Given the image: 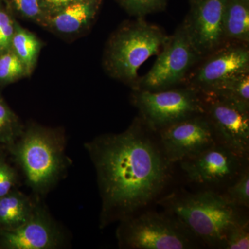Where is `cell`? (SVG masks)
I'll return each mask as SVG.
<instances>
[{"label":"cell","instance_id":"obj_1","mask_svg":"<svg viewBox=\"0 0 249 249\" xmlns=\"http://www.w3.org/2000/svg\"><path fill=\"white\" fill-rule=\"evenodd\" d=\"M140 119L124 132L103 134L85 144L101 195L100 226L136 214L160 194L170 162Z\"/></svg>","mask_w":249,"mask_h":249},{"label":"cell","instance_id":"obj_2","mask_svg":"<svg viewBox=\"0 0 249 249\" xmlns=\"http://www.w3.org/2000/svg\"><path fill=\"white\" fill-rule=\"evenodd\" d=\"M167 213L196 240L223 248L232 227L243 219L239 209L223 194L207 190L170 196L163 202Z\"/></svg>","mask_w":249,"mask_h":249},{"label":"cell","instance_id":"obj_3","mask_svg":"<svg viewBox=\"0 0 249 249\" xmlns=\"http://www.w3.org/2000/svg\"><path fill=\"white\" fill-rule=\"evenodd\" d=\"M7 148L28 186L37 195L48 193L71 164L61 131L38 124L24 127L22 135Z\"/></svg>","mask_w":249,"mask_h":249},{"label":"cell","instance_id":"obj_4","mask_svg":"<svg viewBox=\"0 0 249 249\" xmlns=\"http://www.w3.org/2000/svg\"><path fill=\"white\" fill-rule=\"evenodd\" d=\"M169 36L144 18L124 23L107 41L103 65L109 76L128 85L138 83V71L147 59L158 55Z\"/></svg>","mask_w":249,"mask_h":249},{"label":"cell","instance_id":"obj_5","mask_svg":"<svg viewBox=\"0 0 249 249\" xmlns=\"http://www.w3.org/2000/svg\"><path fill=\"white\" fill-rule=\"evenodd\" d=\"M120 222L116 230L120 248L188 249L196 247V239L166 213L134 214Z\"/></svg>","mask_w":249,"mask_h":249},{"label":"cell","instance_id":"obj_6","mask_svg":"<svg viewBox=\"0 0 249 249\" xmlns=\"http://www.w3.org/2000/svg\"><path fill=\"white\" fill-rule=\"evenodd\" d=\"M132 101L142 124L154 132L205 113L200 93L186 86L160 91L133 90Z\"/></svg>","mask_w":249,"mask_h":249},{"label":"cell","instance_id":"obj_7","mask_svg":"<svg viewBox=\"0 0 249 249\" xmlns=\"http://www.w3.org/2000/svg\"><path fill=\"white\" fill-rule=\"evenodd\" d=\"M201 58L191 45L182 24L165 44L145 76L134 90L160 91L183 85L188 73Z\"/></svg>","mask_w":249,"mask_h":249},{"label":"cell","instance_id":"obj_8","mask_svg":"<svg viewBox=\"0 0 249 249\" xmlns=\"http://www.w3.org/2000/svg\"><path fill=\"white\" fill-rule=\"evenodd\" d=\"M249 72V45L227 42L201 58L188 73L183 85L206 94L226 80Z\"/></svg>","mask_w":249,"mask_h":249},{"label":"cell","instance_id":"obj_9","mask_svg":"<svg viewBox=\"0 0 249 249\" xmlns=\"http://www.w3.org/2000/svg\"><path fill=\"white\" fill-rule=\"evenodd\" d=\"M201 95L205 115L212 124L217 142L247 158L249 151V108L225 98Z\"/></svg>","mask_w":249,"mask_h":249},{"label":"cell","instance_id":"obj_10","mask_svg":"<svg viewBox=\"0 0 249 249\" xmlns=\"http://www.w3.org/2000/svg\"><path fill=\"white\" fill-rule=\"evenodd\" d=\"M244 159L247 158L217 142L180 163L191 182L212 187L232 182L245 169Z\"/></svg>","mask_w":249,"mask_h":249},{"label":"cell","instance_id":"obj_11","mask_svg":"<svg viewBox=\"0 0 249 249\" xmlns=\"http://www.w3.org/2000/svg\"><path fill=\"white\" fill-rule=\"evenodd\" d=\"M159 133L160 146L170 163L186 160L218 142L205 114L178 121Z\"/></svg>","mask_w":249,"mask_h":249},{"label":"cell","instance_id":"obj_12","mask_svg":"<svg viewBox=\"0 0 249 249\" xmlns=\"http://www.w3.org/2000/svg\"><path fill=\"white\" fill-rule=\"evenodd\" d=\"M182 25L191 45L201 58L227 42L224 16L227 0H193Z\"/></svg>","mask_w":249,"mask_h":249},{"label":"cell","instance_id":"obj_13","mask_svg":"<svg viewBox=\"0 0 249 249\" xmlns=\"http://www.w3.org/2000/svg\"><path fill=\"white\" fill-rule=\"evenodd\" d=\"M64 242L62 229L39 200L31 217L20 227L0 231V249H54L62 247Z\"/></svg>","mask_w":249,"mask_h":249},{"label":"cell","instance_id":"obj_14","mask_svg":"<svg viewBox=\"0 0 249 249\" xmlns=\"http://www.w3.org/2000/svg\"><path fill=\"white\" fill-rule=\"evenodd\" d=\"M102 0H80L67 5L47 21L46 29L65 36L78 34L89 28Z\"/></svg>","mask_w":249,"mask_h":249},{"label":"cell","instance_id":"obj_15","mask_svg":"<svg viewBox=\"0 0 249 249\" xmlns=\"http://www.w3.org/2000/svg\"><path fill=\"white\" fill-rule=\"evenodd\" d=\"M37 201L16 188L0 197V231L20 227L31 217Z\"/></svg>","mask_w":249,"mask_h":249},{"label":"cell","instance_id":"obj_16","mask_svg":"<svg viewBox=\"0 0 249 249\" xmlns=\"http://www.w3.org/2000/svg\"><path fill=\"white\" fill-rule=\"evenodd\" d=\"M224 31L227 42L249 45V3L243 0H227Z\"/></svg>","mask_w":249,"mask_h":249},{"label":"cell","instance_id":"obj_17","mask_svg":"<svg viewBox=\"0 0 249 249\" xmlns=\"http://www.w3.org/2000/svg\"><path fill=\"white\" fill-rule=\"evenodd\" d=\"M42 47V41L36 34L16 22L11 49L22 62L28 76L32 74L35 69Z\"/></svg>","mask_w":249,"mask_h":249},{"label":"cell","instance_id":"obj_18","mask_svg":"<svg viewBox=\"0 0 249 249\" xmlns=\"http://www.w3.org/2000/svg\"><path fill=\"white\" fill-rule=\"evenodd\" d=\"M202 95L225 98L249 108V72L226 80L211 92Z\"/></svg>","mask_w":249,"mask_h":249},{"label":"cell","instance_id":"obj_19","mask_svg":"<svg viewBox=\"0 0 249 249\" xmlns=\"http://www.w3.org/2000/svg\"><path fill=\"white\" fill-rule=\"evenodd\" d=\"M24 127L0 94V144L7 147L14 143L22 135Z\"/></svg>","mask_w":249,"mask_h":249},{"label":"cell","instance_id":"obj_20","mask_svg":"<svg viewBox=\"0 0 249 249\" xmlns=\"http://www.w3.org/2000/svg\"><path fill=\"white\" fill-rule=\"evenodd\" d=\"M28 76L22 62L11 49L0 54V86H5Z\"/></svg>","mask_w":249,"mask_h":249},{"label":"cell","instance_id":"obj_21","mask_svg":"<svg viewBox=\"0 0 249 249\" xmlns=\"http://www.w3.org/2000/svg\"><path fill=\"white\" fill-rule=\"evenodd\" d=\"M9 7L20 17L45 28L49 17L41 0H9Z\"/></svg>","mask_w":249,"mask_h":249},{"label":"cell","instance_id":"obj_22","mask_svg":"<svg viewBox=\"0 0 249 249\" xmlns=\"http://www.w3.org/2000/svg\"><path fill=\"white\" fill-rule=\"evenodd\" d=\"M223 196L237 207L248 208L249 206V172L245 168L232 181Z\"/></svg>","mask_w":249,"mask_h":249},{"label":"cell","instance_id":"obj_23","mask_svg":"<svg viewBox=\"0 0 249 249\" xmlns=\"http://www.w3.org/2000/svg\"><path fill=\"white\" fill-rule=\"evenodd\" d=\"M121 6L130 16L144 18L147 15L162 11L167 0H118Z\"/></svg>","mask_w":249,"mask_h":249},{"label":"cell","instance_id":"obj_24","mask_svg":"<svg viewBox=\"0 0 249 249\" xmlns=\"http://www.w3.org/2000/svg\"><path fill=\"white\" fill-rule=\"evenodd\" d=\"M16 22L11 9L0 0V54L11 49Z\"/></svg>","mask_w":249,"mask_h":249},{"label":"cell","instance_id":"obj_25","mask_svg":"<svg viewBox=\"0 0 249 249\" xmlns=\"http://www.w3.org/2000/svg\"><path fill=\"white\" fill-rule=\"evenodd\" d=\"M222 249H249V224L247 218L244 217L232 228Z\"/></svg>","mask_w":249,"mask_h":249},{"label":"cell","instance_id":"obj_26","mask_svg":"<svg viewBox=\"0 0 249 249\" xmlns=\"http://www.w3.org/2000/svg\"><path fill=\"white\" fill-rule=\"evenodd\" d=\"M18 182L17 172L0 156V197L14 190Z\"/></svg>","mask_w":249,"mask_h":249},{"label":"cell","instance_id":"obj_27","mask_svg":"<svg viewBox=\"0 0 249 249\" xmlns=\"http://www.w3.org/2000/svg\"><path fill=\"white\" fill-rule=\"evenodd\" d=\"M49 18L59 12L67 5L80 0H41Z\"/></svg>","mask_w":249,"mask_h":249},{"label":"cell","instance_id":"obj_28","mask_svg":"<svg viewBox=\"0 0 249 249\" xmlns=\"http://www.w3.org/2000/svg\"><path fill=\"white\" fill-rule=\"evenodd\" d=\"M243 1H246V2H248V3H249V0H243Z\"/></svg>","mask_w":249,"mask_h":249},{"label":"cell","instance_id":"obj_29","mask_svg":"<svg viewBox=\"0 0 249 249\" xmlns=\"http://www.w3.org/2000/svg\"><path fill=\"white\" fill-rule=\"evenodd\" d=\"M189 1H190V2H191V1H193V0H189Z\"/></svg>","mask_w":249,"mask_h":249}]
</instances>
